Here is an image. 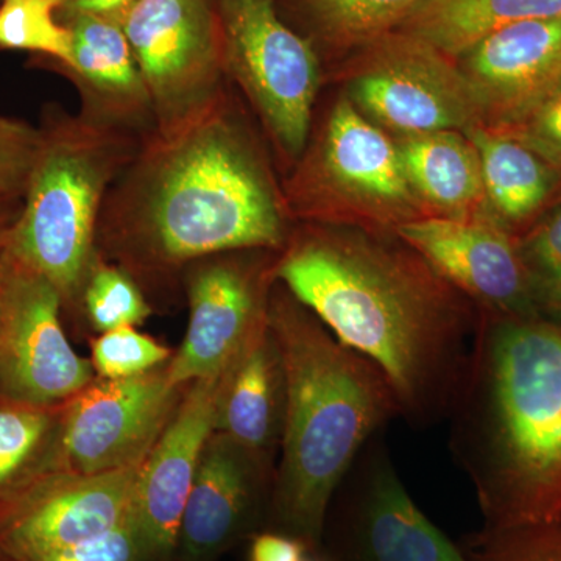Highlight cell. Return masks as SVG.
<instances>
[{
	"instance_id": "cell-1",
	"label": "cell",
	"mask_w": 561,
	"mask_h": 561,
	"mask_svg": "<svg viewBox=\"0 0 561 561\" xmlns=\"http://www.w3.org/2000/svg\"><path fill=\"white\" fill-rule=\"evenodd\" d=\"M276 280L382 373L411 426L448 419L481 313L412 247L309 224L279 251Z\"/></svg>"
},
{
	"instance_id": "cell-2",
	"label": "cell",
	"mask_w": 561,
	"mask_h": 561,
	"mask_svg": "<svg viewBox=\"0 0 561 561\" xmlns=\"http://www.w3.org/2000/svg\"><path fill=\"white\" fill-rule=\"evenodd\" d=\"M228 83L179 127L147 135L106 195L98 251L135 279L289 241L283 191Z\"/></svg>"
},
{
	"instance_id": "cell-3",
	"label": "cell",
	"mask_w": 561,
	"mask_h": 561,
	"mask_svg": "<svg viewBox=\"0 0 561 561\" xmlns=\"http://www.w3.org/2000/svg\"><path fill=\"white\" fill-rule=\"evenodd\" d=\"M449 446L485 526L561 523V323L479 311Z\"/></svg>"
},
{
	"instance_id": "cell-4",
	"label": "cell",
	"mask_w": 561,
	"mask_h": 561,
	"mask_svg": "<svg viewBox=\"0 0 561 561\" xmlns=\"http://www.w3.org/2000/svg\"><path fill=\"white\" fill-rule=\"evenodd\" d=\"M268 328L286 375L272 511L287 535L316 549L351 465L400 416V405L382 373L342 345L278 280L268 301Z\"/></svg>"
},
{
	"instance_id": "cell-5",
	"label": "cell",
	"mask_w": 561,
	"mask_h": 561,
	"mask_svg": "<svg viewBox=\"0 0 561 561\" xmlns=\"http://www.w3.org/2000/svg\"><path fill=\"white\" fill-rule=\"evenodd\" d=\"M10 256L44 276L62 308H79L98 257L106 195L146 136L60 108L46 111Z\"/></svg>"
},
{
	"instance_id": "cell-6",
	"label": "cell",
	"mask_w": 561,
	"mask_h": 561,
	"mask_svg": "<svg viewBox=\"0 0 561 561\" xmlns=\"http://www.w3.org/2000/svg\"><path fill=\"white\" fill-rule=\"evenodd\" d=\"M284 184L289 217L394 234L430 217L402 165L397 140L346 95L332 106Z\"/></svg>"
},
{
	"instance_id": "cell-7",
	"label": "cell",
	"mask_w": 561,
	"mask_h": 561,
	"mask_svg": "<svg viewBox=\"0 0 561 561\" xmlns=\"http://www.w3.org/2000/svg\"><path fill=\"white\" fill-rule=\"evenodd\" d=\"M225 76L238 84L280 157L297 162L311 136L321 69L311 39L291 28L278 0H213Z\"/></svg>"
},
{
	"instance_id": "cell-8",
	"label": "cell",
	"mask_w": 561,
	"mask_h": 561,
	"mask_svg": "<svg viewBox=\"0 0 561 561\" xmlns=\"http://www.w3.org/2000/svg\"><path fill=\"white\" fill-rule=\"evenodd\" d=\"M346 98L393 139L467 131L485 111L459 62L408 33L393 32L354 50Z\"/></svg>"
},
{
	"instance_id": "cell-9",
	"label": "cell",
	"mask_w": 561,
	"mask_h": 561,
	"mask_svg": "<svg viewBox=\"0 0 561 561\" xmlns=\"http://www.w3.org/2000/svg\"><path fill=\"white\" fill-rule=\"evenodd\" d=\"M121 22L149 91L154 131L191 119L227 84L213 0H136Z\"/></svg>"
},
{
	"instance_id": "cell-10",
	"label": "cell",
	"mask_w": 561,
	"mask_h": 561,
	"mask_svg": "<svg viewBox=\"0 0 561 561\" xmlns=\"http://www.w3.org/2000/svg\"><path fill=\"white\" fill-rule=\"evenodd\" d=\"M278 251H234L187 267L190 327L168 362L180 389L230 368L268 323Z\"/></svg>"
},
{
	"instance_id": "cell-11",
	"label": "cell",
	"mask_w": 561,
	"mask_h": 561,
	"mask_svg": "<svg viewBox=\"0 0 561 561\" xmlns=\"http://www.w3.org/2000/svg\"><path fill=\"white\" fill-rule=\"evenodd\" d=\"M186 387L171 386L168 364L127 379L95 378L60 408L49 471L99 474L142 463Z\"/></svg>"
},
{
	"instance_id": "cell-12",
	"label": "cell",
	"mask_w": 561,
	"mask_h": 561,
	"mask_svg": "<svg viewBox=\"0 0 561 561\" xmlns=\"http://www.w3.org/2000/svg\"><path fill=\"white\" fill-rule=\"evenodd\" d=\"M57 289L5 249L0 302V400L60 408L95 381L62 330Z\"/></svg>"
},
{
	"instance_id": "cell-13",
	"label": "cell",
	"mask_w": 561,
	"mask_h": 561,
	"mask_svg": "<svg viewBox=\"0 0 561 561\" xmlns=\"http://www.w3.org/2000/svg\"><path fill=\"white\" fill-rule=\"evenodd\" d=\"M144 461L99 474L43 472L0 504V561L58 551L130 523Z\"/></svg>"
},
{
	"instance_id": "cell-14",
	"label": "cell",
	"mask_w": 561,
	"mask_h": 561,
	"mask_svg": "<svg viewBox=\"0 0 561 561\" xmlns=\"http://www.w3.org/2000/svg\"><path fill=\"white\" fill-rule=\"evenodd\" d=\"M334 497L348 561H471L409 496L383 431L362 448Z\"/></svg>"
},
{
	"instance_id": "cell-15",
	"label": "cell",
	"mask_w": 561,
	"mask_h": 561,
	"mask_svg": "<svg viewBox=\"0 0 561 561\" xmlns=\"http://www.w3.org/2000/svg\"><path fill=\"white\" fill-rule=\"evenodd\" d=\"M394 234L479 311L537 316V286L518 242L491 214L423 217L401 225Z\"/></svg>"
},
{
	"instance_id": "cell-16",
	"label": "cell",
	"mask_w": 561,
	"mask_h": 561,
	"mask_svg": "<svg viewBox=\"0 0 561 561\" xmlns=\"http://www.w3.org/2000/svg\"><path fill=\"white\" fill-rule=\"evenodd\" d=\"M227 370L187 383L183 397L140 470L135 519L149 557L169 556L203 449L214 434Z\"/></svg>"
},
{
	"instance_id": "cell-17",
	"label": "cell",
	"mask_w": 561,
	"mask_h": 561,
	"mask_svg": "<svg viewBox=\"0 0 561 561\" xmlns=\"http://www.w3.org/2000/svg\"><path fill=\"white\" fill-rule=\"evenodd\" d=\"M275 472L272 457L214 432L184 507L179 541L184 553L194 560L205 559L241 534L262 502H272Z\"/></svg>"
},
{
	"instance_id": "cell-18",
	"label": "cell",
	"mask_w": 561,
	"mask_h": 561,
	"mask_svg": "<svg viewBox=\"0 0 561 561\" xmlns=\"http://www.w3.org/2000/svg\"><path fill=\"white\" fill-rule=\"evenodd\" d=\"M457 62L481 99L485 127H508L561 80V16L507 25Z\"/></svg>"
},
{
	"instance_id": "cell-19",
	"label": "cell",
	"mask_w": 561,
	"mask_h": 561,
	"mask_svg": "<svg viewBox=\"0 0 561 561\" xmlns=\"http://www.w3.org/2000/svg\"><path fill=\"white\" fill-rule=\"evenodd\" d=\"M60 22L72 33V62L57 69L79 90L80 113L139 136L153 133L149 91L121 20L77 13Z\"/></svg>"
},
{
	"instance_id": "cell-20",
	"label": "cell",
	"mask_w": 561,
	"mask_h": 561,
	"mask_svg": "<svg viewBox=\"0 0 561 561\" xmlns=\"http://www.w3.org/2000/svg\"><path fill=\"white\" fill-rule=\"evenodd\" d=\"M284 415L286 375L267 323L227 373L214 432L273 459L280 446Z\"/></svg>"
},
{
	"instance_id": "cell-21",
	"label": "cell",
	"mask_w": 561,
	"mask_h": 561,
	"mask_svg": "<svg viewBox=\"0 0 561 561\" xmlns=\"http://www.w3.org/2000/svg\"><path fill=\"white\" fill-rule=\"evenodd\" d=\"M394 140L408 179L431 216L468 219L491 214L481 158L465 133L443 130Z\"/></svg>"
},
{
	"instance_id": "cell-22",
	"label": "cell",
	"mask_w": 561,
	"mask_h": 561,
	"mask_svg": "<svg viewBox=\"0 0 561 561\" xmlns=\"http://www.w3.org/2000/svg\"><path fill=\"white\" fill-rule=\"evenodd\" d=\"M481 158L483 187L491 216L511 232L551 201L561 173L522 140L497 128L463 131ZM512 234V232H511Z\"/></svg>"
},
{
	"instance_id": "cell-23",
	"label": "cell",
	"mask_w": 561,
	"mask_h": 561,
	"mask_svg": "<svg viewBox=\"0 0 561 561\" xmlns=\"http://www.w3.org/2000/svg\"><path fill=\"white\" fill-rule=\"evenodd\" d=\"M561 16V0H427L400 31L453 60L516 22Z\"/></svg>"
},
{
	"instance_id": "cell-24",
	"label": "cell",
	"mask_w": 561,
	"mask_h": 561,
	"mask_svg": "<svg viewBox=\"0 0 561 561\" xmlns=\"http://www.w3.org/2000/svg\"><path fill=\"white\" fill-rule=\"evenodd\" d=\"M427 0H289L316 43L334 50H357L400 31Z\"/></svg>"
},
{
	"instance_id": "cell-25",
	"label": "cell",
	"mask_w": 561,
	"mask_h": 561,
	"mask_svg": "<svg viewBox=\"0 0 561 561\" xmlns=\"http://www.w3.org/2000/svg\"><path fill=\"white\" fill-rule=\"evenodd\" d=\"M60 408L0 400V504L49 471Z\"/></svg>"
},
{
	"instance_id": "cell-26",
	"label": "cell",
	"mask_w": 561,
	"mask_h": 561,
	"mask_svg": "<svg viewBox=\"0 0 561 561\" xmlns=\"http://www.w3.org/2000/svg\"><path fill=\"white\" fill-rule=\"evenodd\" d=\"M68 0H0V49L27 50L57 68L72 62V33L58 20Z\"/></svg>"
},
{
	"instance_id": "cell-27",
	"label": "cell",
	"mask_w": 561,
	"mask_h": 561,
	"mask_svg": "<svg viewBox=\"0 0 561 561\" xmlns=\"http://www.w3.org/2000/svg\"><path fill=\"white\" fill-rule=\"evenodd\" d=\"M81 306H84L91 327L101 334L138 327L151 313L149 302L130 273L121 265L111 264L101 253L84 284Z\"/></svg>"
},
{
	"instance_id": "cell-28",
	"label": "cell",
	"mask_w": 561,
	"mask_h": 561,
	"mask_svg": "<svg viewBox=\"0 0 561 561\" xmlns=\"http://www.w3.org/2000/svg\"><path fill=\"white\" fill-rule=\"evenodd\" d=\"M463 552L471 561H561V523L483 527Z\"/></svg>"
},
{
	"instance_id": "cell-29",
	"label": "cell",
	"mask_w": 561,
	"mask_h": 561,
	"mask_svg": "<svg viewBox=\"0 0 561 561\" xmlns=\"http://www.w3.org/2000/svg\"><path fill=\"white\" fill-rule=\"evenodd\" d=\"M92 368L101 379H127L171 360L168 346L140 334L136 328L103 332L91 342Z\"/></svg>"
},
{
	"instance_id": "cell-30",
	"label": "cell",
	"mask_w": 561,
	"mask_h": 561,
	"mask_svg": "<svg viewBox=\"0 0 561 561\" xmlns=\"http://www.w3.org/2000/svg\"><path fill=\"white\" fill-rule=\"evenodd\" d=\"M39 139V128L0 116V198H24Z\"/></svg>"
},
{
	"instance_id": "cell-31",
	"label": "cell",
	"mask_w": 561,
	"mask_h": 561,
	"mask_svg": "<svg viewBox=\"0 0 561 561\" xmlns=\"http://www.w3.org/2000/svg\"><path fill=\"white\" fill-rule=\"evenodd\" d=\"M497 130L522 140L561 173V80L519 119Z\"/></svg>"
},
{
	"instance_id": "cell-32",
	"label": "cell",
	"mask_w": 561,
	"mask_h": 561,
	"mask_svg": "<svg viewBox=\"0 0 561 561\" xmlns=\"http://www.w3.org/2000/svg\"><path fill=\"white\" fill-rule=\"evenodd\" d=\"M149 559L142 537H140L136 519L124 526L99 535L92 540L79 542L31 557V559L14 561H146Z\"/></svg>"
},
{
	"instance_id": "cell-33",
	"label": "cell",
	"mask_w": 561,
	"mask_h": 561,
	"mask_svg": "<svg viewBox=\"0 0 561 561\" xmlns=\"http://www.w3.org/2000/svg\"><path fill=\"white\" fill-rule=\"evenodd\" d=\"M527 268L534 276L537 290L561 280V202L518 242Z\"/></svg>"
},
{
	"instance_id": "cell-34",
	"label": "cell",
	"mask_w": 561,
	"mask_h": 561,
	"mask_svg": "<svg viewBox=\"0 0 561 561\" xmlns=\"http://www.w3.org/2000/svg\"><path fill=\"white\" fill-rule=\"evenodd\" d=\"M311 548L287 534H261L250 548V561H302Z\"/></svg>"
},
{
	"instance_id": "cell-35",
	"label": "cell",
	"mask_w": 561,
	"mask_h": 561,
	"mask_svg": "<svg viewBox=\"0 0 561 561\" xmlns=\"http://www.w3.org/2000/svg\"><path fill=\"white\" fill-rule=\"evenodd\" d=\"M136 0H68L66 5L58 11V20L72 16L77 13L105 14L121 20L125 10Z\"/></svg>"
},
{
	"instance_id": "cell-36",
	"label": "cell",
	"mask_w": 561,
	"mask_h": 561,
	"mask_svg": "<svg viewBox=\"0 0 561 561\" xmlns=\"http://www.w3.org/2000/svg\"><path fill=\"white\" fill-rule=\"evenodd\" d=\"M24 198H0V253L10 242L11 231L20 219Z\"/></svg>"
},
{
	"instance_id": "cell-37",
	"label": "cell",
	"mask_w": 561,
	"mask_h": 561,
	"mask_svg": "<svg viewBox=\"0 0 561 561\" xmlns=\"http://www.w3.org/2000/svg\"><path fill=\"white\" fill-rule=\"evenodd\" d=\"M537 302L545 311L552 316V320L561 323V280L548 284L537 290Z\"/></svg>"
},
{
	"instance_id": "cell-38",
	"label": "cell",
	"mask_w": 561,
	"mask_h": 561,
	"mask_svg": "<svg viewBox=\"0 0 561 561\" xmlns=\"http://www.w3.org/2000/svg\"><path fill=\"white\" fill-rule=\"evenodd\" d=\"M3 273H5V250L0 253V302H2Z\"/></svg>"
},
{
	"instance_id": "cell-39",
	"label": "cell",
	"mask_w": 561,
	"mask_h": 561,
	"mask_svg": "<svg viewBox=\"0 0 561 561\" xmlns=\"http://www.w3.org/2000/svg\"><path fill=\"white\" fill-rule=\"evenodd\" d=\"M302 561H324V560L319 559V557L309 556V553H308V556H306L305 560H302Z\"/></svg>"
}]
</instances>
